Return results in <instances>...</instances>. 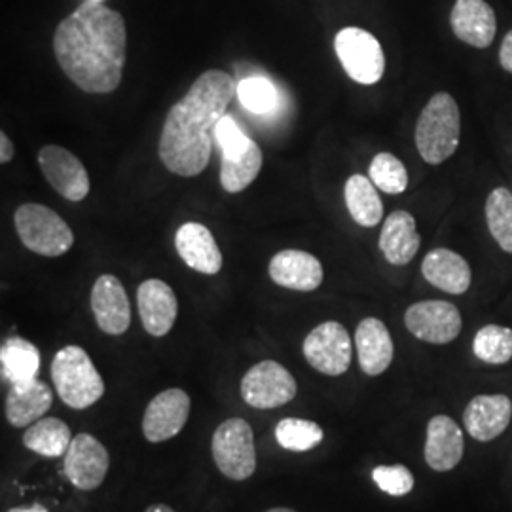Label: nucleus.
Here are the masks:
<instances>
[{"label": "nucleus", "instance_id": "17", "mask_svg": "<svg viewBox=\"0 0 512 512\" xmlns=\"http://www.w3.org/2000/svg\"><path fill=\"white\" fill-rule=\"evenodd\" d=\"M268 272L275 285L300 293H311L319 289L325 277L319 258L298 249L279 251L270 260Z\"/></svg>", "mask_w": 512, "mask_h": 512}, {"label": "nucleus", "instance_id": "16", "mask_svg": "<svg viewBox=\"0 0 512 512\" xmlns=\"http://www.w3.org/2000/svg\"><path fill=\"white\" fill-rule=\"evenodd\" d=\"M141 323L150 336L162 338L177 321L179 302L175 291L162 279H147L137 289Z\"/></svg>", "mask_w": 512, "mask_h": 512}, {"label": "nucleus", "instance_id": "6", "mask_svg": "<svg viewBox=\"0 0 512 512\" xmlns=\"http://www.w3.org/2000/svg\"><path fill=\"white\" fill-rule=\"evenodd\" d=\"M14 224L21 243L37 255H65L73 249L71 226L54 209L40 203H23L14 213Z\"/></svg>", "mask_w": 512, "mask_h": 512}, {"label": "nucleus", "instance_id": "26", "mask_svg": "<svg viewBox=\"0 0 512 512\" xmlns=\"http://www.w3.org/2000/svg\"><path fill=\"white\" fill-rule=\"evenodd\" d=\"M344 198L349 215L359 226L374 228L384 219V203L380 200L376 184L365 175H351L344 186Z\"/></svg>", "mask_w": 512, "mask_h": 512}, {"label": "nucleus", "instance_id": "23", "mask_svg": "<svg viewBox=\"0 0 512 512\" xmlns=\"http://www.w3.org/2000/svg\"><path fill=\"white\" fill-rule=\"evenodd\" d=\"M54 403L50 385L42 380H29L10 385L6 395V420L12 427H29L40 420Z\"/></svg>", "mask_w": 512, "mask_h": 512}, {"label": "nucleus", "instance_id": "21", "mask_svg": "<svg viewBox=\"0 0 512 512\" xmlns=\"http://www.w3.org/2000/svg\"><path fill=\"white\" fill-rule=\"evenodd\" d=\"M465 452L463 433L450 416H435L427 423L425 461L433 471L446 473L459 465Z\"/></svg>", "mask_w": 512, "mask_h": 512}, {"label": "nucleus", "instance_id": "7", "mask_svg": "<svg viewBox=\"0 0 512 512\" xmlns=\"http://www.w3.org/2000/svg\"><path fill=\"white\" fill-rule=\"evenodd\" d=\"M211 450L222 475L238 482L255 475V435L249 421L232 418L220 423L213 435Z\"/></svg>", "mask_w": 512, "mask_h": 512}, {"label": "nucleus", "instance_id": "3", "mask_svg": "<svg viewBox=\"0 0 512 512\" xmlns=\"http://www.w3.org/2000/svg\"><path fill=\"white\" fill-rule=\"evenodd\" d=\"M461 112L450 93H435L416 124V147L421 158L431 165L450 160L459 147Z\"/></svg>", "mask_w": 512, "mask_h": 512}, {"label": "nucleus", "instance_id": "33", "mask_svg": "<svg viewBox=\"0 0 512 512\" xmlns=\"http://www.w3.org/2000/svg\"><path fill=\"white\" fill-rule=\"evenodd\" d=\"M239 103L255 114L272 112L277 105V92L274 84L262 76L245 78L238 84Z\"/></svg>", "mask_w": 512, "mask_h": 512}, {"label": "nucleus", "instance_id": "5", "mask_svg": "<svg viewBox=\"0 0 512 512\" xmlns=\"http://www.w3.org/2000/svg\"><path fill=\"white\" fill-rule=\"evenodd\" d=\"M215 137L222 152L220 184L228 194H239L255 183L264 164L262 150L230 116H224L217 124Z\"/></svg>", "mask_w": 512, "mask_h": 512}, {"label": "nucleus", "instance_id": "37", "mask_svg": "<svg viewBox=\"0 0 512 512\" xmlns=\"http://www.w3.org/2000/svg\"><path fill=\"white\" fill-rule=\"evenodd\" d=\"M8 512H50L44 505H40V503H33V505H29V507H14V509H10Z\"/></svg>", "mask_w": 512, "mask_h": 512}, {"label": "nucleus", "instance_id": "12", "mask_svg": "<svg viewBox=\"0 0 512 512\" xmlns=\"http://www.w3.org/2000/svg\"><path fill=\"white\" fill-rule=\"evenodd\" d=\"M38 165L48 184L69 202H84L90 194V175L67 148L46 145L38 152Z\"/></svg>", "mask_w": 512, "mask_h": 512}, {"label": "nucleus", "instance_id": "27", "mask_svg": "<svg viewBox=\"0 0 512 512\" xmlns=\"http://www.w3.org/2000/svg\"><path fill=\"white\" fill-rule=\"evenodd\" d=\"M71 427L59 418H40L23 433V446L44 458H61L71 442Z\"/></svg>", "mask_w": 512, "mask_h": 512}, {"label": "nucleus", "instance_id": "18", "mask_svg": "<svg viewBox=\"0 0 512 512\" xmlns=\"http://www.w3.org/2000/svg\"><path fill=\"white\" fill-rule=\"evenodd\" d=\"M175 247L188 268L205 275L219 274L222 253L213 232L202 222H184L175 234Z\"/></svg>", "mask_w": 512, "mask_h": 512}, {"label": "nucleus", "instance_id": "8", "mask_svg": "<svg viewBox=\"0 0 512 512\" xmlns=\"http://www.w3.org/2000/svg\"><path fill=\"white\" fill-rule=\"evenodd\" d=\"M334 50L353 82L372 86L382 80L385 73L384 48L372 33L361 27H346L334 38Z\"/></svg>", "mask_w": 512, "mask_h": 512}, {"label": "nucleus", "instance_id": "24", "mask_svg": "<svg viewBox=\"0 0 512 512\" xmlns=\"http://www.w3.org/2000/svg\"><path fill=\"white\" fill-rule=\"evenodd\" d=\"M423 277L440 291L465 294L471 287V266L463 256L450 249H435L423 258Z\"/></svg>", "mask_w": 512, "mask_h": 512}, {"label": "nucleus", "instance_id": "9", "mask_svg": "<svg viewBox=\"0 0 512 512\" xmlns=\"http://www.w3.org/2000/svg\"><path fill=\"white\" fill-rule=\"evenodd\" d=\"M296 393L298 385L293 374L275 361H260L251 366L241 380L243 401L258 410H272L291 403Z\"/></svg>", "mask_w": 512, "mask_h": 512}, {"label": "nucleus", "instance_id": "35", "mask_svg": "<svg viewBox=\"0 0 512 512\" xmlns=\"http://www.w3.org/2000/svg\"><path fill=\"white\" fill-rule=\"evenodd\" d=\"M499 63L501 67L512 74V31L507 33V37L501 44V50H499Z\"/></svg>", "mask_w": 512, "mask_h": 512}, {"label": "nucleus", "instance_id": "32", "mask_svg": "<svg viewBox=\"0 0 512 512\" xmlns=\"http://www.w3.org/2000/svg\"><path fill=\"white\" fill-rule=\"evenodd\" d=\"M368 175L376 188L385 194H403L408 188L406 167L397 156L389 152H380L374 156L368 167Z\"/></svg>", "mask_w": 512, "mask_h": 512}, {"label": "nucleus", "instance_id": "1", "mask_svg": "<svg viewBox=\"0 0 512 512\" xmlns=\"http://www.w3.org/2000/svg\"><path fill=\"white\" fill-rule=\"evenodd\" d=\"M54 54L82 92H116L128 59L126 21L103 2L88 0L57 25Z\"/></svg>", "mask_w": 512, "mask_h": 512}, {"label": "nucleus", "instance_id": "13", "mask_svg": "<svg viewBox=\"0 0 512 512\" xmlns=\"http://www.w3.org/2000/svg\"><path fill=\"white\" fill-rule=\"evenodd\" d=\"M110 458L107 448L88 433L74 437L65 454V475L74 488L82 492L97 490L109 473Z\"/></svg>", "mask_w": 512, "mask_h": 512}, {"label": "nucleus", "instance_id": "34", "mask_svg": "<svg viewBox=\"0 0 512 512\" xmlns=\"http://www.w3.org/2000/svg\"><path fill=\"white\" fill-rule=\"evenodd\" d=\"M372 480L385 494L403 497L414 490V475L404 465H380L372 471Z\"/></svg>", "mask_w": 512, "mask_h": 512}, {"label": "nucleus", "instance_id": "29", "mask_svg": "<svg viewBox=\"0 0 512 512\" xmlns=\"http://www.w3.org/2000/svg\"><path fill=\"white\" fill-rule=\"evenodd\" d=\"M486 220L490 234L505 253L512 255V194L507 188H495L486 200Z\"/></svg>", "mask_w": 512, "mask_h": 512}, {"label": "nucleus", "instance_id": "4", "mask_svg": "<svg viewBox=\"0 0 512 512\" xmlns=\"http://www.w3.org/2000/svg\"><path fill=\"white\" fill-rule=\"evenodd\" d=\"M52 380L59 399L74 410H84L105 395V382L86 349L65 346L55 353Z\"/></svg>", "mask_w": 512, "mask_h": 512}, {"label": "nucleus", "instance_id": "19", "mask_svg": "<svg viewBox=\"0 0 512 512\" xmlns=\"http://www.w3.org/2000/svg\"><path fill=\"white\" fill-rule=\"evenodd\" d=\"M511 418L512 403L507 395H478L463 412L467 433L480 442L497 439Z\"/></svg>", "mask_w": 512, "mask_h": 512}, {"label": "nucleus", "instance_id": "28", "mask_svg": "<svg viewBox=\"0 0 512 512\" xmlns=\"http://www.w3.org/2000/svg\"><path fill=\"white\" fill-rule=\"evenodd\" d=\"M2 378L10 385L35 380L40 370V351L29 340L12 336L0 348Z\"/></svg>", "mask_w": 512, "mask_h": 512}, {"label": "nucleus", "instance_id": "39", "mask_svg": "<svg viewBox=\"0 0 512 512\" xmlns=\"http://www.w3.org/2000/svg\"><path fill=\"white\" fill-rule=\"evenodd\" d=\"M266 512H296L293 509H287V507H275V509H270V511Z\"/></svg>", "mask_w": 512, "mask_h": 512}, {"label": "nucleus", "instance_id": "11", "mask_svg": "<svg viewBox=\"0 0 512 512\" xmlns=\"http://www.w3.org/2000/svg\"><path fill=\"white\" fill-rule=\"evenodd\" d=\"M404 325L418 340L444 346L454 342L461 332V313L450 302L425 300L412 304L404 313Z\"/></svg>", "mask_w": 512, "mask_h": 512}, {"label": "nucleus", "instance_id": "14", "mask_svg": "<svg viewBox=\"0 0 512 512\" xmlns=\"http://www.w3.org/2000/svg\"><path fill=\"white\" fill-rule=\"evenodd\" d=\"M190 416L188 393L173 387L165 389L148 403L143 416V435L148 442H164L177 437Z\"/></svg>", "mask_w": 512, "mask_h": 512}, {"label": "nucleus", "instance_id": "38", "mask_svg": "<svg viewBox=\"0 0 512 512\" xmlns=\"http://www.w3.org/2000/svg\"><path fill=\"white\" fill-rule=\"evenodd\" d=\"M145 512H177L173 511L171 507H167V505H162V503H158V505H152V507H148Z\"/></svg>", "mask_w": 512, "mask_h": 512}, {"label": "nucleus", "instance_id": "2", "mask_svg": "<svg viewBox=\"0 0 512 512\" xmlns=\"http://www.w3.org/2000/svg\"><path fill=\"white\" fill-rule=\"evenodd\" d=\"M238 95L232 74L209 69L200 74L165 116L158 154L167 171L198 177L211 160V133Z\"/></svg>", "mask_w": 512, "mask_h": 512}, {"label": "nucleus", "instance_id": "25", "mask_svg": "<svg viewBox=\"0 0 512 512\" xmlns=\"http://www.w3.org/2000/svg\"><path fill=\"white\" fill-rule=\"evenodd\" d=\"M421 238L416 219L408 211H395L384 220L380 251L393 266H406L420 251Z\"/></svg>", "mask_w": 512, "mask_h": 512}, {"label": "nucleus", "instance_id": "30", "mask_svg": "<svg viewBox=\"0 0 512 512\" xmlns=\"http://www.w3.org/2000/svg\"><path fill=\"white\" fill-rule=\"evenodd\" d=\"M473 351L488 365H505L512 359V330L499 325H486L476 332Z\"/></svg>", "mask_w": 512, "mask_h": 512}, {"label": "nucleus", "instance_id": "36", "mask_svg": "<svg viewBox=\"0 0 512 512\" xmlns=\"http://www.w3.org/2000/svg\"><path fill=\"white\" fill-rule=\"evenodd\" d=\"M12 158H14V143H12L10 137L2 131V133H0V162H2V164H8V162H12Z\"/></svg>", "mask_w": 512, "mask_h": 512}, {"label": "nucleus", "instance_id": "31", "mask_svg": "<svg viewBox=\"0 0 512 512\" xmlns=\"http://www.w3.org/2000/svg\"><path fill=\"white\" fill-rule=\"evenodd\" d=\"M323 437V429L315 421L285 418L275 427V439L289 452H308L321 444Z\"/></svg>", "mask_w": 512, "mask_h": 512}, {"label": "nucleus", "instance_id": "40", "mask_svg": "<svg viewBox=\"0 0 512 512\" xmlns=\"http://www.w3.org/2000/svg\"><path fill=\"white\" fill-rule=\"evenodd\" d=\"M93 2H103V0H93Z\"/></svg>", "mask_w": 512, "mask_h": 512}, {"label": "nucleus", "instance_id": "15", "mask_svg": "<svg viewBox=\"0 0 512 512\" xmlns=\"http://www.w3.org/2000/svg\"><path fill=\"white\" fill-rule=\"evenodd\" d=\"M92 311L97 327L110 336H120L131 325V306L122 281L114 275H99L93 283Z\"/></svg>", "mask_w": 512, "mask_h": 512}, {"label": "nucleus", "instance_id": "22", "mask_svg": "<svg viewBox=\"0 0 512 512\" xmlns=\"http://www.w3.org/2000/svg\"><path fill=\"white\" fill-rule=\"evenodd\" d=\"M355 346L359 365L366 376H380L393 361V340L384 325L376 317H366L355 330Z\"/></svg>", "mask_w": 512, "mask_h": 512}, {"label": "nucleus", "instance_id": "20", "mask_svg": "<svg viewBox=\"0 0 512 512\" xmlns=\"http://www.w3.org/2000/svg\"><path fill=\"white\" fill-rule=\"evenodd\" d=\"M450 23L454 35L473 48H488L497 33L494 8L486 0H456Z\"/></svg>", "mask_w": 512, "mask_h": 512}, {"label": "nucleus", "instance_id": "10", "mask_svg": "<svg viewBox=\"0 0 512 512\" xmlns=\"http://www.w3.org/2000/svg\"><path fill=\"white\" fill-rule=\"evenodd\" d=\"M304 357L325 376H342L351 365L353 346L348 330L336 321L321 323L304 340Z\"/></svg>", "mask_w": 512, "mask_h": 512}]
</instances>
